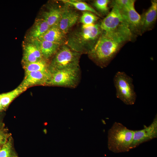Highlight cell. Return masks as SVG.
Masks as SVG:
<instances>
[{"mask_svg":"<svg viewBox=\"0 0 157 157\" xmlns=\"http://www.w3.org/2000/svg\"><path fill=\"white\" fill-rule=\"evenodd\" d=\"M110 2L109 0H96L94 1L93 5L100 13L107 15L110 12L108 6Z\"/></svg>","mask_w":157,"mask_h":157,"instance_id":"22","label":"cell"},{"mask_svg":"<svg viewBox=\"0 0 157 157\" xmlns=\"http://www.w3.org/2000/svg\"><path fill=\"white\" fill-rule=\"evenodd\" d=\"M4 127V125L3 122L2 117L0 114V129Z\"/></svg>","mask_w":157,"mask_h":157,"instance_id":"27","label":"cell"},{"mask_svg":"<svg viewBox=\"0 0 157 157\" xmlns=\"http://www.w3.org/2000/svg\"><path fill=\"white\" fill-rule=\"evenodd\" d=\"M140 31L141 35L151 30L154 27L157 18V1H151L149 8L140 15Z\"/></svg>","mask_w":157,"mask_h":157,"instance_id":"12","label":"cell"},{"mask_svg":"<svg viewBox=\"0 0 157 157\" xmlns=\"http://www.w3.org/2000/svg\"><path fill=\"white\" fill-rule=\"evenodd\" d=\"M81 54L70 49L66 44L61 46L49 65L51 73L67 68L79 66Z\"/></svg>","mask_w":157,"mask_h":157,"instance_id":"4","label":"cell"},{"mask_svg":"<svg viewBox=\"0 0 157 157\" xmlns=\"http://www.w3.org/2000/svg\"><path fill=\"white\" fill-rule=\"evenodd\" d=\"M24 67L25 74L32 72L45 71L49 70V65L44 59L33 63H24Z\"/></svg>","mask_w":157,"mask_h":157,"instance_id":"18","label":"cell"},{"mask_svg":"<svg viewBox=\"0 0 157 157\" xmlns=\"http://www.w3.org/2000/svg\"><path fill=\"white\" fill-rule=\"evenodd\" d=\"M62 1L65 3L73 6L78 10L90 12L97 16H100L99 13L94 9L84 2L70 0H63Z\"/></svg>","mask_w":157,"mask_h":157,"instance_id":"19","label":"cell"},{"mask_svg":"<svg viewBox=\"0 0 157 157\" xmlns=\"http://www.w3.org/2000/svg\"><path fill=\"white\" fill-rule=\"evenodd\" d=\"M129 29L103 31L92 49L88 54L90 58L101 68L106 67L126 43L134 38Z\"/></svg>","mask_w":157,"mask_h":157,"instance_id":"1","label":"cell"},{"mask_svg":"<svg viewBox=\"0 0 157 157\" xmlns=\"http://www.w3.org/2000/svg\"><path fill=\"white\" fill-rule=\"evenodd\" d=\"M99 17L89 11H84L80 17V22L83 24H95Z\"/></svg>","mask_w":157,"mask_h":157,"instance_id":"21","label":"cell"},{"mask_svg":"<svg viewBox=\"0 0 157 157\" xmlns=\"http://www.w3.org/2000/svg\"><path fill=\"white\" fill-rule=\"evenodd\" d=\"M110 3L112 7L111 10L99 24L102 31H114L124 28H129L120 9L111 1Z\"/></svg>","mask_w":157,"mask_h":157,"instance_id":"7","label":"cell"},{"mask_svg":"<svg viewBox=\"0 0 157 157\" xmlns=\"http://www.w3.org/2000/svg\"><path fill=\"white\" fill-rule=\"evenodd\" d=\"M26 90L19 86L12 91L0 94V100L4 109L8 107L14 99Z\"/></svg>","mask_w":157,"mask_h":157,"instance_id":"17","label":"cell"},{"mask_svg":"<svg viewBox=\"0 0 157 157\" xmlns=\"http://www.w3.org/2000/svg\"><path fill=\"white\" fill-rule=\"evenodd\" d=\"M13 140L10 137L0 149V157H18L14 148Z\"/></svg>","mask_w":157,"mask_h":157,"instance_id":"20","label":"cell"},{"mask_svg":"<svg viewBox=\"0 0 157 157\" xmlns=\"http://www.w3.org/2000/svg\"><path fill=\"white\" fill-rule=\"evenodd\" d=\"M23 59L24 63H33L40 60L32 53L25 48Z\"/></svg>","mask_w":157,"mask_h":157,"instance_id":"25","label":"cell"},{"mask_svg":"<svg viewBox=\"0 0 157 157\" xmlns=\"http://www.w3.org/2000/svg\"><path fill=\"white\" fill-rule=\"evenodd\" d=\"M11 134L8 130L4 127L0 129V149L6 143Z\"/></svg>","mask_w":157,"mask_h":157,"instance_id":"24","label":"cell"},{"mask_svg":"<svg viewBox=\"0 0 157 157\" xmlns=\"http://www.w3.org/2000/svg\"><path fill=\"white\" fill-rule=\"evenodd\" d=\"M4 110V109L3 108L2 105V104H1L0 100V113L2 111Z\"/></svg>","mask_w":157,"mask_h":157,"instance_id":"28","label":"cell"},{"mask_svg":"<svg viewBox=\"0 0 157 157\" xmlns=\"http://www.w3.org/2000/svg\"><path fill=\"white\" fill-rule=\"evenodd\" d=\"M63 9V7L62 8H52L43 13V19L50 27L58 25L62 15Z\"/></svg>","mask_w":157,"mask_h":157,"instance_id":"15","label":"cell"},{"mask_svg":"<svg viewBox=\"0 0 157 157\" xmlns=\"http://www.w3.org/2000/svg\"><path fill=\"white\" fill-rule=\"evenodd\" d=\"M157 138V115H156L151 123L148 126L141 130H134L131 150L141 144Z\"/></svg>","mask_w":157,"mask_h":157,"instance_id":"8","label":"cell"},{"mask_svg":"<svg viewBox=\"0 0 157 157\" xmlns=\"http://www.w3.org/2000/svg\"><path fill=\"white\" fill-rule=\"evenodd\" d=\"M102 32L99 23L83 24L69 35L65 44L81 54L88 53L94 47Z\"/></svg>","mask_w":157,"mask_h":157,"instance_id":"2","label":"cell"},{"mask_svg":"<svg viewBox=\"0 0 157 157\" xmlns=\"http://www.w3.org/2000/svg\"><path fill=\"white\" fill-rule=\"evenodd\" d=\"M37 39L50 42L62 46L65 44L67 38L65 35L61 31L58 25H55L50 27Z\"/></svg>","mask_w":157,"mask_h":157,"instance_id":"13","label":"cell"},{"mask_svg":"<svg viewBox=\"0 0 157 157\" xmlns=\"http://www.w3.org/2000/svg\"><path fill=\"white\" fill-rule=\"evenodd\" d=\"M119 8H123L128 7L135 4L134 0H115L111 1Z\"/></svg>","mask_w":157,"mask_h":157,"instance_id":"26","label":"cell"},{"mask_svg":"<svg viewBox=\"0 0 157 157\" xmlns=\"http://www.w3.org/2000/svg\"><path fill=\"white\" fill-rule=\"evenodd\" d=\"M116 96L124 104L131 105L135 103L136 95L132 78L123 72H118L113 78Z\"/></svg>","mask_w":157,"mask_h":157,"instance_id":"5","label":"cell"},{"mask_svg":"<svg viewBox=\"0 0 157 157\" xmlns=\"http://www.w3.org/2000/svg\"><path fill=\"white\" fill-rule=\"evenodd\" d=\"M24 48L34 54L39 60L43 59L41 51L37 45L29 44L26 45Z\"/></svg>","mask_w":157,"mask_h":157,"instance_id":"23","label":"cell"},{"mask_svg":"<svg viewBox=\"0 0 157 157\" xmlns=\"http://www.w3.org/2000/svg\"><path fill=\"white\" fill-rule=\"evenodd\" d=\"M50 27L43 19H37L30 31L29 36L31 38L37 39L44 34Z\"/></svg>","mask_w":157,"mask_h":157,"instance_id":"16","label":"cell"},{"mask_svg":"<svg viewBox=\"0 0 157 157\" xmlns=\"http://www.w3.org/2000/svg\"><path fill=\"white\" fill-rule=\"evenodd\" d=\"M49 70L32 72L25 74L24 80L19 86L27 89L37 85H47L51 78Z\"/></svg>","mask_w":157,"mask_h":157,"instance_id":"10","label":"cell"},{"mask_svg":"<svg viewBox=\"0 0 157 157\" xmlns=\"http://www.w3.org/2000/svg\"><path fill=\"white\" fill-rule=\"evenodd\" d=\"M51 74V78L47 85L75 88L80 81L79 66L58 70Z\"/></svg>","mask_w":157,"mask_h":157,"instance_id":"6","label":"cell"},{"mask_svg":"<svg viewBox=\"0 0 157 157\" xmlns=\"http://www.w3.org/2000/svg\"><path fill=\"white\" fill-rule=\"evenodd\" d=\"M119 9L134 38L142 35L140 31L141 16L135 10L134 4L127 7Z\"/></svg>","mask_w":157,"mask_h":157,"instance_id":"9","label":"cell"},{"mask_svg":"<svg viewBox=\"0 0 157 157\" xmlns=\"http://www.w3.org/2000/svg\"><path fill=\"white\" fill-rule=\"evenodd\" d=\"M65 4L63 7V13L58 26L61 31L66 35L76 24L79 15L69 5L65 3Z\"/></svg>","mask_w":157,"mask_h":157,"instance_id":"11","label":"cell"},{"mask_svg":"<svg viewBox=\"0 0 157 157\" xmlns=\"http://www.w3.org/2000/svg\"><path fill=\"white\" fill-rule=\"evenodd\" d=\"M37 40V46L39 49L43 58L48 60L54 55L61 45L50 42Z\"/></svg>","mask_w":157,"mask_h":157,"instance_id":"14","label":"cell"},{"mask_svg":"<svg viewBox=\"0 0 157 157\" xmlns=\"http://www.w3.org/2000/svg\"><path fill=\"white\" fill-rule=\"evenodd\" d=\"M134 130L129 129L122 123L115 122L108 131L109 149L116 153L129 151L131 149Z\"/></svg>","mask_w":157,"mask_h":157,"instance_id":"3","label":"cell"}]
</instances>
